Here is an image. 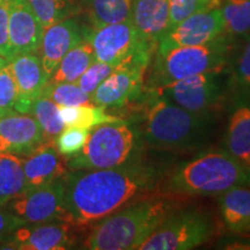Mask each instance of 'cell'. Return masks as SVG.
Returning <instances> with one entry per match:
<instances>
[{
    "mask_svg": "<svg viewBox=\"0 0 250 250\" xmlns=\"http://www.w3.org/2000/svg\"><path fill=\"white\" fill-rule=\"evenodd\" d=\"M161 171L145 162L105 169L71 170L64 177L66 223L89 226L151 191Z\"/></svg>",
    "mask_w": 250,
    "mask_h": 250,
    "instance_id": "cell-1",
    "label": "cell"
},
{
    "mask_svg": "<svg viewBox=\"0 0 250 250\" xmlns=\"http://www.w3.org/2000/svg\"><path fill=\"white\" fill-rule=\"evenodd\" d=\"M174 211V204L165 197L139 198L93 224L81 248L89 250L139 249Z\"/></svg>",
    "mask_w": 250,
    "mask_h": 250,
    "instance_id": "cell-2",
    "label": "cell"
},
{
    "mask_svg": "<svg viewBox=\"0 0 250 250\" xmlns=\"http://www.w3.org/2000/svg\"><path fill=\"white\" fill-rule=\"evenodd\" d=\"M214 116L186 110L154 94L144 105L140 123L143 140L151 148L160 151L196 148L210 134Z\"/></svg>",
    "mask_w": 250,
    "mask_h": 250,
    "instance_id": "cell-3",
    "label": "cell"
},
{
    "mask_svg": "<svg viewBox=\"0 0 250 250\" xmlns=\"http://www.w3.org/2000/svg\"><path fill=\"white\" fill-rule=\"evenodd\" d=\"M250 186V168L226 149H212L177 167L166 181V191L181 196H215Z\"/></svg>",
    "mask_w": 250,
    "mask_h": 250,
    "instance_id": "cell-4",
    "label": "cell"
},
{
    "mask_svg": "<svg viewBox=\"0 0 250 250\" xmlns=\"http://www.w3.org/2000/svg\"><path fill=\"white\" fill-rule=\"evenodd\" d=\"M234 50V39L224 33L205 44L155 51L146 88L153 90L204 72L228 70Z\"/></svg>",
    "mask_w": 250,
    "mask_h": 250,
    "instance_id": "cell-5",
    "label": "cell"
},
{
    "mask_svg": "<svg viewBox=\"0 0 250 250\" xmlns=\"http://www.w3.org/2000/svg\"><path fill=\"white\" fill-rule=\"evenodd\" d=\"M138 140V130L124 120L101 124L90 130L83 148L70 158V170L105 169L130 161Z\"/></svg>",
    "mask_w": 250,
    "mask_h": 250,
    "instance_id": "cell-6",
    "label": "cell"
},
{
    "mask_svg": "<svg viewBox=\"0 0 250 250\" xmlns=\"http://www.w3.org/2000/svg\"><path fill=\"white\" fill-rule=\"evenodd\" d=\"M83 37L93 46L95 59L121 66L139 62L149 66L156 44L143 40L129 20L83 29Z\"/></svg>",
    "mask_w": 250,
    "mask_h": 250,
    "instance_id": "cell-7",
    "label": "cell"
},
{
    "mask_svg": "<svg viewBox=\"0 0 250 250\" xmlns=\"http://www.w3.org/2000/svg\"><path fill=\"white\" fill-rule=\"evenodd\" d=\"M228 70L210 71L184 78L149 90L159 98L186 110L198 114H215L223 105L228 90Z\"/></svg>",
    "mask_w": 250,
    "mask_h": 250,
    "instance_id": "cell-8",
    "label": "cell"
},
{
    "mask_svg": "<svg viewBox=\"0 0 250 250\" xmlns=\"http://www.w3.org/2000/svg\"><path fill=\"white\" fill-rule=\"evenodd\" d=\"M214 221L197 210L176 211L162 221L143 243L142 250H189L204 245L214 235Z\"/></svg>",
    "mask_w": 250,
    "mask_h": 250,
    "instance_id": "cell-9",
    "label": "cell"
},
{
    "mask_svg": "<svg viewBox=\"0 0 250 250\" xmlns=\"http://www.w3.org/2000/svg\"><path fill=\"white\" fill-rule=\"evenodd\" d=\"M64 177L40 187L28 188L6 205L9 211L22 219L26 224H42L65 221Z\"/></svg>",
    "mask_w": 250,
    "mask_h": 250,
    "instance_id": "cell-10",
    "label": "cell"
},
{
    "mask_svg": "<svg viewBox=\"0 0 250 250\" xmlns=\"http://www.w3.org/2000/svg\"><path fill=\"white\" fill-rule=\"evenodd\" d=\"M224 33L225 22L220 7L202 11L170 28L159 41L155 51L165 52L181 46L205 44Z\"/></svg>",
    "mask_w": 250,
    "mask_h": 250,
    "instance_id": "cell-11",
    "label": "cell"
},
{
    "mask_svg": "<svg viewBox=\"0 0 250 250\" xmlns=\"http://www.w3.org/2000/svg\"><path fill=\"white\" fill-rule=\"evenodd\" d=\"M147 65L131 62L118 66L92 94V103L104 109L121 108L142 94Z\"/></svg>",
    "mask_w": 250,
    "mask_h": 250,
    "instance_id": "cell-12",
    "label": "cell"
},
{
    "mask_svg": "<svg viewBox=\"0 0 250 250\" xmlns=\"http://www.w3.org/2000/svg\"><path fill=\"white\" fill-rule=\"evenodd\" d=\"M73 227L65 221L27 224L14 230L0 248L19 250L70 249L76 241V236L72 230Z\"/></svg>",
    "mask_w": 250,
    "mask_h": 250,
    "instance_id": "cell-13",
    "label": "cell"
},
{
    "mask_svg": "<svg viewBox=\"0 0 250 250\" xmlns=\"http://www.w3.org/2000/svg\"><path fill=\"white\" fill-rule=\"evenodd\" d=\"M45 142L40 124L29 114L12 110L0 116V154L24 156Z\"/></svg>",
    "mask_w": 250,
    "mask_h": 250,
    "instance_id": "cell-14",
    "label": "cell"
},
{
    "mask_svg": "<svg viewBox=\"0 0 250 250\" xmlns=\"http://www.w3.org/2000/svg\"><path fill=\"white\" fill-rule=\"evenodd\" d=\"M18 89L14 110L29 114L30 107L37 98L43 95L50 77L43 67L40 55L17 56L9 62Z\"/></svg>",
    "mask_w": 250,
    "mask_h": 250,
    "instance_id": "cell-15",
    "label": "cell"
},
{
    "mask_svg": "<svg viewBox=\"0 0 250 250\" xmlns=\"http://www.w3.org/2000/svg\"><path fill=\"white\" fill-rule=\"evenodd\" d=\"M8 30L12 59L39 52L44 28L26 0H9Z\"/></svg>",
    "mask_w": 250,
    "mask_h": 250,
    "instance_id": "cell-16",
    "label": "cell"
},
{
    "mask_svg": "<svg viewBox=\"0 0 250 250\" xmlns=\"http://www.w3.org/2000/svg\"><path fill=\"white\" fill-rule=\"evenodd\" d=\"M83 39V29L74 19H64L44 28L39 52L49 77L54 73L62 57Z\"/></svg>",
    "mask_w": 250,
    "mask_h": 250,
    "instance_id": "cell-17",
    "label": "cell"
},
{
    "mask_svg": "<svg viewBox=\"0 0 250 250\" xmlns=\"http://www.w3.org/2000/svg\"><path fill=\"white\" fill-rule=\"evenodd\" d=\"M223 144L224 149L250 168V93L234 96Z\"/></svg>",
    "mask_w": 250,
    "mask_h": 250,
    "instance_id": "cell-18",
    "label": "cell"
},
{
    "mask_svg": "<svg viewBox=\"0 0 250 250\" xmlns=\"http://www.w3.org/2000/svg\"><path fill=\"white\" fill-rule=\"evenodd\" d=\"M130 21L143 40L158 45L169 30V0H133Z\"/></svg>",
    "mask_w": 250,
    "mask_h": 250,
    "instance_id": "cell-19",
    "label": "cell"
},
{
    "mask_svg": "<svg viewBox=\"0 0 250 250\" xmlns=\"http://www.w3.org/2000/svg\"><path fill=\"white\" fill-rule=\"evenodd\" d=\"M23 173L28 188H34L62 179L66 168L56 146L45 142L23 158Z\"/></svg>",
    "mask_w": 250,
    "mask_h": 250,
    "instance_id": "cell-20",
    "label": "cell"
},
{
    "mask_svg": "<svg viewBox=\"0 0 250 250\" xmlns=\"http://www.w3.org/2000/svg\"><path fill=\"white\" fill-rule=\"evenodd\" d=\"M218 204L221 219L230 232L250 233V186L236 187L221 193Z\"/></svg>",
    "mask_w": 250,
    "mask_h": 250,
    "instance_id": "cell-21",
    "label": "cell"
},
{
    "mask_svg": "<svg viewBox=\"0 0 250 250\" xmlns=\"http://www.w3.org/2000/svg\"><path fill=\"white\" fill-rule=\"evenodd\" d=\"M95 61V54L92 44L89 41L83 39L62 57L54 73L50 77L49 83H76Z\"/></svg>",
    "mask_w": 250,
    "mask_h": 250,
    "instance_id": "cell-22",
    "label": "cell"
},
{
    "mask_svg": "<svg viewBox=\"0 0 250 250\" xmlns=\"http://www.w3.org/2000/svg\"><path fill=\"white\" fill-rule=\"evenodd\" d=\"M27 189L23 156L0 154V208L7 205Z\"/></svg>",
    "mask_w": 250,
    "mask_h": 250,
    "instance_id": "cell-23",
    "label": "cell"
},
{
    "mask_svg": "<svg viewBox=\"0 0 250 250\" xmlns=\"http://www.w3.org/2000/svg\"><path fill=\"white\" fill-rule=\"evenodd\" d=\"M59 115L64 123V126H77L83 129L92 130L101 124L111 123L123 120L122 117L115 116L107 112V109L93 104H81L64 107L59 105Z\"/></svg>",
    "mask_w": 250,
    "mask_h": 250,
    "instance_id": "cell-24",
    "label": "cell"
},
{
    "mask_svg": "<svg viewBox=\"0 0 250 250\" xmlns=\"http://www.w3.org/2000/svg\"><path fill=\"white\" fill-rule=\"evenodd\" d=\"M93 27L122 22L130 19L133 0H85Z\"/></svg>",
    "mask_w": 250,
    "mask_h": 250,
    "instance_id": "cell-25",
    "label": "cell"
},
{
    "mask_svg": "<svg viewBox=\"0 0 250 250\" xmlns=\"http://www.w3.org/2000/svg\"><path fill=\"white\" fill-rule=\"evenodd\" d=\"M243 44L234 50L228 66V89L234 96L250 93V36Z\"/></svg>",
    "mask_w": 250,
    "mask_h": 250,
    "instance_id": "cell-26",
    "label": "cell"
},
{
    "mask_svg": "<svg viewBox=\"0 0 250 250\" xmlns=\"http://www.w3.org/2000/svg\"><path fill=\"white\" fill-rule=\"evenodd\" d=\"M220 11L225 22V33L233 39L250 36V0H223Z\"/></svg>",
    "mask_w": 250,
    "mask_h": 250,
    "instance_id": "cell-27",
    "label": "cell"
},
{
    "mask_svg": "<svg viewBox=\"0 0 250 250\" xmlns=\"http://www.w3.org/2000/svg\"><path fill=\"white\" fill-rule=\"evenodd\" d=\"M29 114L40 124L46 142L55 140L65 127L59 115V105L44 95L40 96L33 102Z\"/></svg>",
    "mask_w": 250,
    "mask_h": 250,
    "instance_id": "cell-28",
    "label": "cell"
},
{
    "mask_svg": "<svg viewBox=\"0 0 250 250\" xmlns=\"http://www.w3.org/2000/svg\"><path fill=\"white\" fill-rule=\"evenodd\" d=\"M43 28L67 19L73 14L72 0H26Z\"/></svg>",
    "mask_w": 250,
    "mask_h": 250,
    "instance_id": "cell-29",
    "label": "cell"
},
{
    "mask_svg": "<svg viewBox=\"0 0 250 250\" xmlns=\"http://www.w3.org/2000/svg\"><path fill=\"white\" fill-rule=\"evenodd\" d=\"M43 95L52 100L58 105L70 107V105H81L92 103L90 95L83 92L77 83H61L46 85Z\"/></svg>",
    "mask_w": 250,
    "mask_h": 250,
    "instance_id": "cell-30",
    "label": "cell"
},
{
    "mask_svg": "<svg viewBox=\"0 0 250 250\" xmlns=\"http://www.w3.org/2000/svg\"><path fill=\"white\" fill-rule=\"evenodd\" d=\"M90 130L77 126L64 127L55 138V146L59 154L65 158H72L78 154L89 138Z\"/></svg>",
    "mask_w": 250,
    "mask_h": 250,
    "instance_id": "cell-31",
    "label": "cell"
},
{
    "mask_svg": "<svg viewBox=\"0 0 250 250\" xmlns=\"http://www.w3.org/2000/svg\"><path fill=\"white\" fill-rule=\"evenodd\" d=\"M221 2H223V0H169V29L190 15L202 11L220 7Z\"/></svg>",
    "mask_w": 250,
    "mask_h": 250,
    "instance_id": "cell-32",
    "label": "cell"
},
{
    "mask_svg": "<svg viewBox=\"0 0 250 250\" xmlns=\"http://www.w3.org/2000/svg\"><path fill=\"white\" fill-rule=\"evenodd\" d=\"M118 66L108 64V62H102L95 61L87 70L83 72V76L78 79L76 83L83 92L92 96V94L95 92L100 83H102L105 78L116 70Z\"/></svg>",
    "mask_w": 250,
    "mask_h": 250,
    "instance_id": "cell-33",
    "label": "cell"
},
{
    "mask_svg": "<svg viewBox=\"0 0 250 250\" xmlns=\"http://www.w3.org/2000/svg\"><path fill=\"white\" fill-rule=\"evenodd\" d=\"M18 89L9 62L0 70V116L14 110Z\"/></svg>",
    "mask_w": 250,
    "mask_h": 250,
    "instance_id": "cell-34",
    "label": "cell"
},
{
    "mask_svg": "<svg viewBox=\"0 0 250 250\" xmlns=\"http://www.w3.org/2000/svg\"><path fill=\"white\" fill-rule=\"evenodd\" d=\"M9 0H0V55L11 62L9 45Z\"/></svg>",
    "mask_w": 250,
    "mask_h": 250,
    "instance_id": "cell-35",
    "label": "cell"
},
{
    "mask_svg": "<svg viewBox=\"0 0 250 250\" xmlns=\"http://www.w3.org/2000/svg\"><path fill=\"white\" fill-rule=\"evenodd\" d=\"M27 225L22 219L9 211L6 206L0 208V246L4 243L14 230Z\"/></svg>",
    "mask_w": 250,
    "mask_h": 250,
    "instance_id": "cell-36",
    "label": "cell"
},
{
    "mask_svg": "<svg viewBox=\"0 0 250 250\" xmlns=\"http://www.w3.org/2000/svg\"><path fill=\"white\" fill-rule=\"evenodd\" d=\"M8 62H9L7 61V59L4 58L1 55H0V70H1L2 67H5L6 65L8 64Z\"/></svg>",
    "mask_w": 250,
    "mask_h": 250,
    "instance_id": "cell-37",
    "label": "cell"
}]
</instances>
